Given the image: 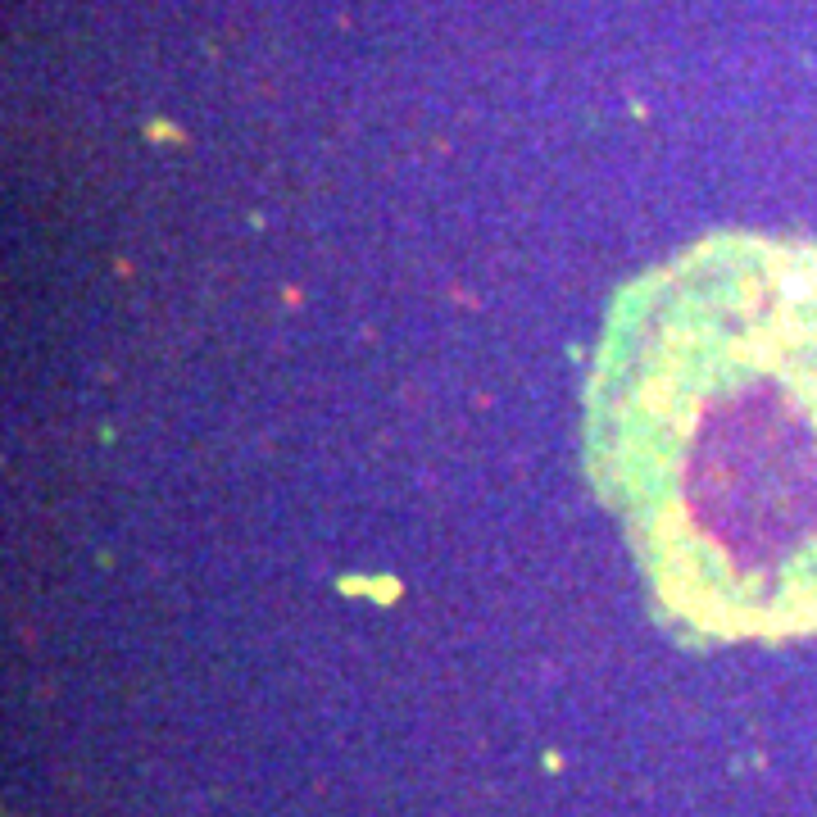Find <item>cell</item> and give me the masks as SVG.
Here are the masks:
<instances>
[{
    "label": "cell",
    "mask_w": 817,
    "mask_h": 817,
    "mask_svg": "<svg viewBox=\"0 0 817 817\" xmlns=\"http://www.w3.org/2000/svg\"><path fill=\"white\" fill-rule=\"evenodd\" d=\"M586 468L681 636L817 631V241L713 232L631 277Z\"/></svg>",
    "instance_id": "1"
}]
</instances>
